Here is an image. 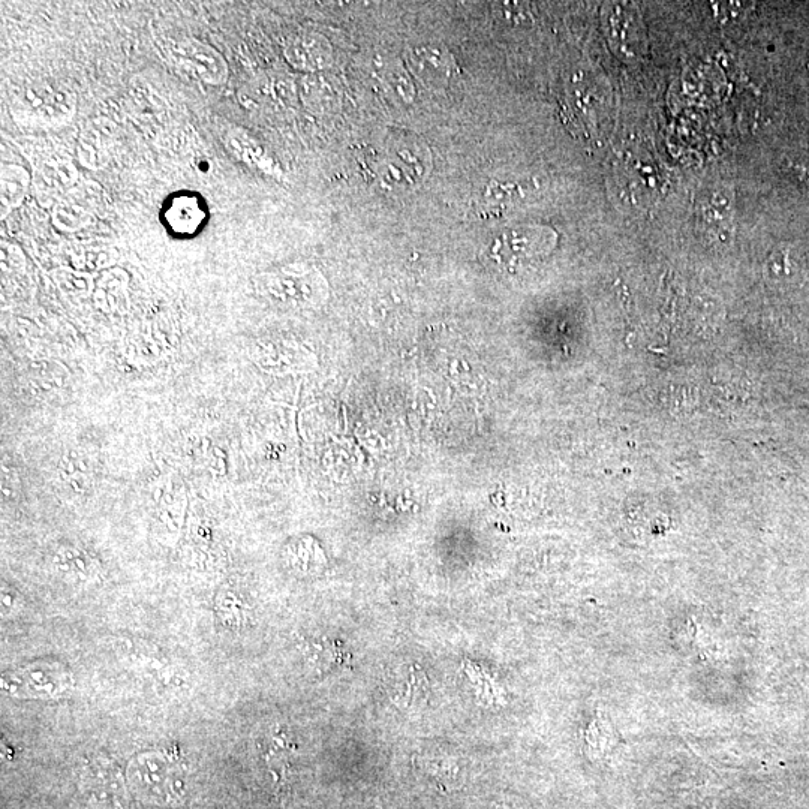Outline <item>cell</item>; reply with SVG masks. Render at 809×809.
<instances>
[{
    "mask_svg": "<svg viewBox=\"0 0 809 809\" xmlns=\"http://www.w3.org/2000/svg\"><path fill=\"white\" fill-rule=\"evenodd\" d=\"M607 38L621 59L636 62L646 51V29L639 11L625 3H615L604 15Z\"/></svg>",
    "mask_w": 809,
    "mask_h": 809,
    "instance_id": "1",
    "label": "cell"
},
{
    "mask_svg": "<svg viewBox=\"0 0 809 809\" xmlns=\"http://www.w3.org/2000/svg\"><path fill=\"white\" fill-rule=\"evenodd\" d=\"M547 246H549V236L546 233L541 234L538 233V230L522 228V230L502 234L496 242L493 252L501 263L511 267L525 266L529 261L546 255L549 251Z\"/></svg>",
    "mask_w": 809,
    "mask_h": 809,
    "instance_id": "2",
    "label": "cell"
},
{
    "mask_svg": "<svg viewBox=\"0 0 809 809\" xmlns=\"http://www.w3.org/2000/svg\"><path fill=\"white\" fill-rule=\"evenodd\" d=\"M415 56H417V72L421 75H426L427 72V77L438 78L448 71L444 54H439V51H417Z\"/></svg>",
    "mask_w": 809,
    "mask_h": 809,
    "instance_id": "5",
    "label": "cell"
},
{
    "mask_svg": "<svg viewBox=\"0 0 809 809\" xmlns=\"http://www.w3.org/2000/svg\"><path fill=\"white\" fill-rule=\"evenodd\" d=\"M54 669H35L30 672L20 673L15 676L14 681L9 682V685L20 688V690L30 691V694L35 693H56L62 690L63 681L65 676L57 675L53 672Z\"/></svg>",
    "mask_w": 809,
    "mask_h": 809,
    "instance_id": "4",
    "label": "cell"
},
{
    "mask_svg": "<svg viewBox=\"0 0 809 809\" xmlns=\"http://www.w3.org/2000/svg\"><path fill=\"white\" fill-rule=\"evenodd\" d=\"M700 206V224L706 234L720 236L721 233H730L732 224V206L729 195L723 192H714L708 195Z\"/></svg>",
    "mask_w": 809,
    "mask_h": 809,
    "instance_id": "3",
    "label": "cell"
}]
</instances>
